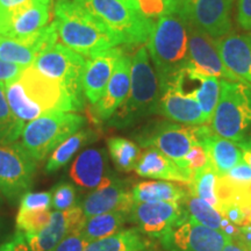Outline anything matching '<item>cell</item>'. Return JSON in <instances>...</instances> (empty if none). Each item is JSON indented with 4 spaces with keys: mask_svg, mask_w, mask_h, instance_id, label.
Instances as JSON below:
<instances>
[{
    "mask_svg": "<svg viewBox=\"0 0 251 251\" xmlns=\"http://www.w3.org/2000/svg\"><path fill=\"white\" fill-rule=\"evenodd\" d=\"M5 93L12 112L25 124L54 112H78L67 90L34 67L5 84Z\"/></svg>",
    "mask_w": 251,
    "mask_h": 251,
    "instance_id": "1",
    "label": "cell"
},
{
    "mask_svg": "<svg viewBox=\"0 0 251 251\" xmlns=\"http://www.w3.org/2000/svg\"><path fill=\"white\" fill-rule=\"evenodd\" d=\"M52 24L58 42L85 58L120 46L118 40L74 0H57L55 2Z\"/></svg>",
    "mask_w": 251,
    "mask_h": 251,
    "instance_id": "2",
    "label": "cell"
},
{
    "mask_svg": "<svg viewBox=\"0 0 251 251\" xmlns=\"http://www.w3.org/2000/svg\"><path fill=\"white\" fill-rule=\"evenodd\" d=\"M147 49L161 87L175 79L188 63V28L185 19L175 11L157 20Z\"/></svg>",
    "mask_w": 251,
    "mask_h": 251,
    "instance_id": "3",
    "label": "cell"
},
{
    "mask_svg": "<svg viewBox=\"0 0 251 251\" xmlns=\"http://www.w3.org/2000/svg\"><path fill=\"white\" fill-rule=\"evenodd\" d=\"M161 85L147 47H140L131 56L130 90L121 107L109 119V126L130 127L152 114H158Z\"/></svg>",
    "mask_w": 251,
    "mask_h": 251,
    "instance_id": "4",
    "label": "cell"
},
{
    "mask_svg": "<svg viewBox=\"0 0 251 251\" xmlns=\"http://www.w3.org/2000/svg\"><path fill=\"white\" fill-rule=\"evenodd\" d=\"M120 45L147 43L155 23L136 13L125 0H74Z\"/></svg>",
    "mask_w": 251,
    "mask_h": 251,
    "instance_id": "5",
    "label": "cell"
},
{
    "mask_svg": "<svg viewBox=\"0 0 251 251\" xmlns=\"http://www.w3.org/2000/svg\"><path fill=\"white\" fill-rule=\"evenodd\" d=\"M211 127L219 136L237 144L246 140L251 128V85L241 80H221Z\"/></svg>",
    "mask_w": 251,
    "mask_h": 251,
    "instance_id": "6",
    "label": "cell"
},
{
    "mask_svg": "<svg viewBox=\"0 0 251 251\" xmlns=\"http://www.w3.org/2000/svg\"><path fill=\"white\" fill-rule=\"evenodd\" d=\"M85 122V118L76 112L50 113L25 125L20 144L34 161L42 162Z\"/></svg>",
    "mask_w": 251,
    "mask_h": 251,
    "instance_id": "7",
    "label": "cell"
},
{
    "mask_svg": "<svg viewBox=\"0 0 251 251\" xmlns=\"http://www.w3.org/2000/svg\"><path fill=\"white\" fill-rule=\"evenodd\" d=\"M86 58L62 43L55 42L37 55L31 67L50 79L57 81L67 90L78 111L84 108L85 97L83 92L84 68Z\"/></svg>",
    "mask_w": 251,
    "mask_h": 251,
    "instance_id": "8",
    "label": "cell"
},
{
    "mask_svg": "<svg viewBox=\"0 0 251 251\" xmlns=\"http://www.w3.org/2000/svg\"><path fill=\"white\" fill-rule=\"evenodd\" d=\"M203 125L186 126L177 122L161 121L147 126L137 136L143 148H155L172 159L184 171L193 175L188 168L186 156L197 144H200Z\"/></svg>",
    "mask_w": 251,
    "mask_h": 251,
    "instance_id": "9",
    "label": "cell"
},
{
    "mask_svg": "<svg viewBox=\"0 0 251 251\" xmlns=\"http://www.w3.org/2000/svg\"><path fill=\"white\" fill-rule=\"evenodd\" d=\"M36 163L20 142L0 144V196L12 206L33 187Z\"/></svg>",
    "mask_w": 251,
    "mask_h": 251,
    "instance_id": "10",
    "label": "cell"
},
{
    "mask_svg": "<svg viewBox=\"0 0 251 251\" xmlns=\"http://www.w3.org/2000/svg\"><path fill=\"white\" fill-rule=\"evenodd\" d=\"M176 11L185 21L214 39L227 35L233 28L235 0H175Z\"/></svg>",
    "mask_w": 251,
    "mask_h": 251,
    "instance_id": "11",
    "label": "cell"
},
{
    "mask_svg": "<svg viewBox=\"0 0 251 251\" xmlns=\"http://www.w3.org/2000/svg\"><path fill=\"white\" fill-rule=\"evenodd\" d=\"M186 216L183 203L140 202L131 207L129 221L136 225L142 234L163 240Z\"/></svg>",
    "mask_w": 251,
    "mask_h": 251,
    "instance_id": "12",
    "label": "cell"
},
{
    "mask_svg": "<svg viewBox=\"0 0 251 251\" xmlns=\"http://www.w3.org/2000/svg\"><path fill=\"white\" fill-rule=\"evenodd\" d=\"M187 28L188 63L186 69L220 80H240L222 61L216 47V39L188 24Z\"/></svg>",
    "mask_w": 251,
    "mask_h": 251,
    "instance_id": "13",
    "label": "cell"
},
{
    "mask_svg": "<svg viewBox=\"0 0 251 251\" xmlns=\"http://www.w3.org/2000/svg\"><path fill=\"white\" fill-rule=\"evenodd\" d=\"M228 238L230 237L186 216L163 238L162 243L168 251H222Z\"/></svg>",
    "mask_w": 251,
    "mask_h": 251,
    "instance_id": "14",
    "label": "cell"
},
{
    "mask_svg": "<svg viewBox=\"0 0 251 251\" xmlns=\"http://www.w3.org/2000/svg\"><path fill=\"white\" fill-rule=\"evenodd\" d=\"M159 114L169 120L186 126L206 125L199 102L194 97L185 92L180 84V74L161 87Z\"/></svg>",
    "mask_w": 251,
    "mask_h": 251,
    "instance_id": "15",
    "label": "cell"
},
{
    "mask_svg": "<svg viewBox=\"0 0 251 251\" xmlns=\"http://www.w3.org/2000/svg\"><path fill=\"white\" fill-rule=\"evenodd\" d=\"M79 203L67 211L51 212L50 222L40 233L26 237L31 251H52L65 237L79 233L85 222Z\"/></svg>",
    "mask_w": 251,
    "mask_h": 251,
    "instance_id": "16",
    "label": "cell"
},
{
    "mask_svg": "<svg viewBox=\"0 0 251 251\" xmlns=\"http://www.w3.org/2000/svg\"><path fill=\"white\" fill-rule=\"evenodd\" d=\"M130 65L131 57L124 52L101 97L91 108L94 122L108 121L127 99L130 90Z\"/></svg>",
    "mask_w": 251,
    "mask_h": 251,
    "instance_id": "17",
    "label": "cell"
},
{
    "mask_svg": "<svg viewBox=\"0 0 251 251\" xmlns=\"http://www.w3.org/2000/svg\"><path fill=\"white\" fill-rule=\"evenodd\" d=\"M69 176L77 186L92 191L118 180L108 172L107 153L99 148H89L79 152L72 163Z\"/></svg>",
    "mask_w": 251,
    "mask_h": 251,
    "instance_id": "18",
    "label": "cell"
},
{
    "mask_svg": "<svg viewBox=\"0 0 251 251\" xmlns=\"http://www.w3.org/2000/svg\"><path fill=\"white\" fill-rule=\"evenodd\" d=\"M55 42L58 41L52 23L27 39L0 36V58L25 69L29 68L34 64L37 55Z\"/></svg>",
    "mask_w": 251,
    "mask_h": 251,
    "instance_id": "19",
    "label": "cell"
},
{
    "mask_svg": "<svg viewBox=\"0 0 251 251\" xmlns=\"http://www.w3.org/2000/svg\"><path fill=\"white\" fill-rule=\"evenodd\" d=\"M51 2L35 1L0 19V36L27 39L49 25Z\"/></svg>",
    "mask_w": 251,
    "mask_h": 251,
    "instance_id": "20",
    "label": "cell"
},
{
    "mask_svg": "<svg viewBox=\"0 0 251 251\" xmlns=\"http://www.w3.org/2000/svg\"><path fill=\"white\" fill-rule=\"evenodd\" d=\"M124 52L120 47H114L86 58L81 85L84 97L91 105L100 99Z\"/></svg>",
    "mask_w": 251,
    "mask_h": 251,
    "instance_id": "21",
    "label": "cell"
},
{
    "mask_svg": "<svg viewBox=\"0 0 251 251\" xmlns=\"http://www.w3.org/2000/svg\"><path fill=\"white\" fill-rule=\"evenodd\" d=\"M85 219L111 212L130 213L134 205L131 190L121 180H115L108 186L93 190L79 202Z\"/></svg>",
    "mask_w": 251,
    "mask_h": 251,
    "instance_id": "22",
    "label": "cell"
},
{
    "mask_svg": "<svg viewBox=\"0 0 251 251\" xmlns=\"http://www.w3.org/2000/svg\"><path fill=\"white\" fill-rule=\"evenodd\" d=\"M222 61L238 79L251 85V30L216 39Z\"/></svg>",
    "mask_w": 251,
    "mask_h": 251,
    "instance_id": "23",
    "label": "cell"
},
{
    "mask_svg": "<svg viewBox=\"0 0 251 251\" xmlns=\"http://www.w3.org/2000/svg\"><path fill=\"white\" fill-rule=\"evenodd\" d=\"M134 171L143 178L175 181L183 185L190 184L193 176L180 169L172 159L155 148H147L141 152Z\"/></svg>",
    "mask_w": 251,
    "mask_h": 251,
    "instance_id": "24",
    "label": "cell"
},
{
    "mask_svg": "<svg viewBox=\"0 0 251 251\" xmlns=\"http://www.w3.org/2000/svg\"><path fill=\"white\" fill-rule=\"evenodd\" d=\"M200 144L208 153L209 162L218 177H224L235 165L244 161L241 147L233 141L219 136L211 126L203 125Z\"/></svg>",
    "mask_w": 251,
    "mask_h": 251,
    "instance_id": "25",
    "label": "cell"
},
{
    "mask_svg": "<svg viewBox=\"0 0 251 251\" xmlns=\"http://www.w3.org/2000/svg\"><path fill=\"white\" fill-rule=\"evenodd\" d=\"M190 191L183 184L168 180L140 181L131 188L134 203L179 202L183 203Z\"/></svg>",
    "mask_w": 251,
    "mask_h": 251,
    "instance_id": "26",
    "label": "cell"
},
{
    "mask_svg": "<svg viewBox=\"0 0 251 251\" xmlns=\"http://www.w3.org/2000/svg\"><path fill=\"white\" fill-rule=\"evenodd\" d=\"M183 205L188 218L194 220L198 224L218 230L233 240L237 237L238 227L230 224L218 209L209 205L208 202L188 193L183 201Z\"/></svg>",
    "mask_w": 251,
    "mask_h": 251,
    "instance_id": "27",
    "label": "cell"
},
{
    "mask_svg": "<svg viewBox=\"0 0 251 251\" xmlns=\"http://www.w3.org/2000/svg\"><path fill=\"white\" fill-rule=\"evenodd\" d=\"M184 71L191 83L194 85L190 91H185V92L191 94L197 99L200 107H201L203 115H205L207 124H208V122H211L213 113H214L216 105H218L221 80L215 77L198 74V72L188 70V69H185Z\"/></svg>",
    "mask_w": 251,
    "mask_h": 251,
    "instance_id": "28",
    "label": "cell"
},
{
    "mask_svg": "<svg viewBox=\"0 0 251 251\" xmlns=\"http://www.w3.org/2000/svg\"><path fill=\"white\" fill-rule=\"evenodd\" d=\"M97 139H98V134L92 129H80L72 134L50 153L45 172L51 175L61 170L83 147L94 142Z\"/></svg>",
    "mask_w": 251,
    "mask_h": 251,
    "instance_id": "29",
    "label": "cell"
},
{
    "mask_svg": "<svg viewBox=\"0 0 251 251\" xmlns=\"http://www.w3.org/2000/svg\"><path fill=\"white\" fill-rule=\"evenodd\" d=\"M129 221L128 212H111L87 218L79 233L87 242L101 240L122 230L126 222Z\"/></svg>",
    "mask_w": 251,
    "mask_h": 251,
    "instance_id": "30",
    "label": "cell"
},
{
    "mask_svg": "<svg viewBox=\"0 0 251 251\" xmlns=\"http://www.w3.org/2000/svg\"><path fill=\"white\" fill-rule=\"evenodd\" d=\"M148 247V241L139 229L128 228L89 243L84 251H146Z\"/></svg>",
    "mask_w": 251,
    "mask_h": 251,
    "instance_id": "31",
    "label": "cell"
},
{
    "mask_svg": "<svg viewBox=\"0 0 251 251\" xmlns=\"http://www.w3.org/2000/svg\"><path fill=\"white\" fill-rule=\"evenodd\" d=\"M216 187H218V175L213 169L211 162L200 170L194 172L192 180L188 184V191L193 197L199 198L214 208L219 209L220 201Z\"/></svg>",
    "mask_w": 251,
    "mask_h": 251,
    "instance_id": "32",
    "label": "cell"
},
{
    "mask_svg": "<svg viewBox=\"0 0 251 251\" xmlns=\"http://www.w3.org/2000/svg\"><path fill=\"white\" fill-rule=\"evenodd\" d=\"M107 149L118 170L134 171L141 156V149L136 143L122 136H112L107 140Z\"/></svg>",
    "mask_w": 251,
    "mask_h": 251,
    "instance_id": "33",
    "label": "cell"
},
{
    "mask_svg": "<svg viewBox=\"0 0 251 251\" xmlns=\"http://www.w3.org/2000/svg\"><path fill=\"white\" fill-rule=\"evenodd\" d=\"M25 122L15 117L9 107L5 93V84L0 83V144L18 142L23 134Z\"/></svg>",
    "mask_w": 251,
    "mask_h": 251,
    "instance_id": "34",
    "label": "cell"
},
{
    "mask_svg": "<svg viewBox=\"0 0 251 251\" xmlns=\"http://www.w3.org/2000/svg\"><path fill=\"white\" fill-rule=\"evenodd\" d=\"M51 212L49 211H25L19 209L15 227L17 230L23 233L26 237L33 236L40 233L50 222Z\"/></svg>",
    "mask_w": 251,
    "mask_h": 251,
    "instance_id": "35",
    "label": "cell"
},
{
    "mask_svg": "<svg viewBox=\"0 0 251 251\" xmlns=\"http://www.w3.org/2000/svg\"><path fill=\"white\" fill-rule=\"evenodd\" d=\"M51 206L55 211H67L71 207L79 203L77 198V191L74 184L67 180H61L51 190Z\"/></svg>",
    "mask_w": 251,
    "mask_h": 251,
    "instance_id": "36",
    "label": "cell"
},
{
    "mask_svg": "<svg viewBox=\"0 0 251 251\" xmlns=\"http://www.w3.org/2000/svg\"><path fill=\"white\" fill-rule=\"evenodd\" d=\"M51 191L27 192L19 201V209L25 211H48L51 206Z\"/></svg>",
    "mask_w": 251,
    "mask_h": 251,
    "instance_id": "37",
    "label": "cell"
},
{
    "mask_svg": "<svg viewBox=\"0 0 251 251\" xmlns=\"http://www.w3.org/2000/svg\"><path fill=\"white\" fill-rule=\"evenodd\" d=\"M186 161L190 170L194 174L196 171L200 170L203 166L208 164L209 157L208 153L206 151V149L203 148L201 144H197V146H194L193 148L191 149V151L187 153Z\"/></svg>",
    "mask_w": 251,
    "mask_h": 251,
    "instance_id": "38",
    "label": "cell"
},
{
    "mask_svg": "<svg viewBox=\"0 0 251 251\" xmlns=\"http://www.w3.org/2000/svg\"><path fill=\"white\" fill-rule=\"evenodd\" d=\"M224 178L234 184H251V166L244 161L238 163L228 174L224 176Z\"/></svg>",
    "mask_w": 251,
    "mask_h": 251,
    "instance_id": "39",
    "label": "cell"
},
{
    "mask_svg": "<svg viewBox=\"0 0 251 251\" xmlns=\"http://www.w3.org/2000/svg\"><path fill=\"white\" fill-rule=\"evenodd\" d=\"M89 242L80 233H72L64 238L52 251H84Z\"/></svg>",
    "mask_w": 251,
    "mask_h": 251,
    "instance_id": "40",
    "label": "cell"
},
{
    "mask_svg": "<svg viewBox=\"0 0 251 251\" xmlns=\"http://www.w3.org/2000/svg\"><path fill=\"white\" fill-rule=\"evenodd\" d=\"M236 21L242 30H251V0H237Z\"/></svg>",
    "mask_w": 251,
    "mask_h": 251,
    "instance_id": "41",
    "label": "cell"
},
{
    "mask_svg": "<svg viewBox=\"0 0 251 251\" xmlns=\"http://www.w3.org/2000/svg\"><path fill=\"white\" fill-rule=\"evenodd\" d=\"M0 251H31L26 236L20 231H15L14 235H12L8 240H6L4 243L0 244Z\"/></svg>",
    "mask_w": 251,
    "mask_h": 251,
    "instance_id": "42",
    "label": "cell"
},
{
    "mask_svg": "<svg viewBox=\"0 0 251 251\" xmlns=\"http://www.w3.org/2000/svg\"><path fill=\"white\" fill-rule=\"evenodd\" d=\"M25 68L19 67L17 64L6 62L0 58V83L7 84L9 81L17 79L23 74Z\"/></svg>",
    "mask_w": 251,
    "mask_h": 251,
    "instance_id": "43",
    "label": "cell"
},
{
    "mask_svg": "<svg viewBox=\"0 0 251 251\" xmlns=\"http://www.w3.org/2000/svg\"><path fill=\"white\" fill-rule=\"evenodd\" d=\"M35 1L51 2V0H0V19Z\"/></svg>",
    "mask_w": 251,
    "mask_h": 251,
    "instance_id": "44",
    "label": "cell"
},
{
    "mask_svg": "<svg viewBox=\"0 0 251 251\" xmlns=\"http://www.w3.org/2000/svg\"><path fill=\"white\" fill-rule=\"evenodd\" d=\"M238 146L241 147L243 151V159L244 162L248 163L251 166V131L248 134V136L246 137V140L243 142H241Z\"/></svg>",
    "mask_w": 251,
    "mask_h": 251,
    "instance_id": "45",
    "label": "cell"
},
{
    "mask_svg": "<svg viewBox=\"0 0 251 251\" xmlns=\"http://www.w3.org/2000/svg\"><path fill=\"white\" fill-rule=\"evenodd\" d=\"M222 251H249L242 243H240L236 240L233 238H228V241L226 242L224 249Z\"/></svg>",
    "mask_w": 251,
    "mask_h": 251,
    "instance_id": "46",
    "label": "cell"
},
{
    "mask_svg": "<svg viewBox=\"0 0 251 251\" xmlns=\"http://www.w3.org/2000/svg\"><path fill=\"white\" fill-rule=\"evenodd\" d=\"M2 231H4V222H2V220L0 219V238H1Z\"/></svg>",
    "mask_w": 251,
    "mask_h": 251,
    "instance_id": "47",
    "label": "cell"
},
{
    "mask_svg": "<svg viewBox=\"0 0 251 251\" xmlns=\"http://www.w3.org/2000/svg\"><path fill=\"white\" fill-rule=\"evenodd\" d=\"M248 250H249V251H251V246L249 247V249H248Z\"/></svg>",
    "mask_w": 251,
    "mask_h": 251,
    "instance_id": "48",
    "label": "cell"
},
{
    "mask_svg": "<svg viewBox=\"0 0 251 251\" xmlns=\"http://www.w3.org/2000/svg\"><path fill=\"white\" fill-rule=\"evenodd\" d=\"M0 201H1V198H0Z\"/></svg>",
    "mask_w": 251,
    "mask_h": 251,
    "instance_id": "49",
    "label": "cell"
}]
</instances>
